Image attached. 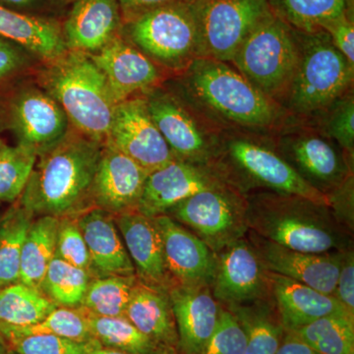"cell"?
Returning <instances> with one entry per match:
<instances>
[{
  "label": "cell",
  "mask_w": 354,
  "mask_h": 354,
  "mask_svg": "<svg viewBox=\"0 0 354 354\" xmlns=\"http://www.w3.org/2000/svg\"><path fill=\"white\" fill-rule=\"evenodd\" d=\"M164 84L221 130L274 132L288 118L285 109L254 87L230 62L196 58Z\"/></svg>",
  "instance_id": "1"
},
{
  "label": "cell",
  "mask_w": 354,
  "mask_h": 354,
  "mask_svg": "<svg viewBox=\"0 0 354 354\" xmlns=\"http://www.w3.org/2000/svg\"><path fill=\"white\" fill-rule=\"evenodd\" d=\"M104 144L72 129L38 157L17 202L36 216H78L92 204V188Z\"/></svg>",
  "instance_id": "2"
},
{
  "label": "cell",
  "mask_w": 354,
  "mask_h": 354,
  "mask_svg": "<svg viewBox=\"0 0 354 354\" xmlns=\"http://www.w3.org/2000/svg\"><path fill=\"white\" fill-rule=\"evenodd\" d=\"M245 196L249 232L262 239L300 252H337L353 247V232L328 205L274 191Z\"/></svg>",
  "instance_id": "3"
},
{
  "label": "cell",
  "mask_w": 354,
  "mask_h": 354,
  "mask_svg": "<svg viewBox=\"0 0 354 354\" xmlns=\"http://www.w3.org/2000/svg\"><path fill=\"white\" fill-rule=\"evenodd\" d=\"M209 165L242 194L274 191L329 206L328 198L305 183L281 157L272 132L221 130Z\"/></svg>",
  "instance_id": "4"
},
{
  "label": "cell",
  "mask_w": 354,
  "mask_h": 354,
  "mask_svg": "<svg viewBox=\"0 0 354 354\" xmlns=\"http://www.w3.org/2000/svg\"><path fill=\"white\" fill-rule=\"evenodd\" d=\"M37 84L62 106L74 130L106 143L118 102L106 77L90 55L67 50L44 62Z\"/></svg>",
  "instance_id": "5"
},
{
  "label": "cell",
  "mask_w": 354,
  "mask_h": 354,
  "mask_svg": "<svg viewBox=\"0 0 354 354\" xmlns=\"http://www.w3.org/2000/svg\"><path fill=\"white\" fill-rule=\"evenodd\" d=\"M293 34L297 66L283 109L290 118L309 120L354 90V66L323 30Z\"/></svg>",
  "instance_id": "6"
},
{
  "label": "cell",
  "mask_w": 354,
  "mask_h": 354,
  "mask_svg": "<svg viewBox=\"0 0 354 354\" xmlns=\"http://www.w3.org/2000/svg\"><path fill=\"white\" fill-rule=\"evenodd\" d=\"M120 34L169 76L203 57L195 0L158 7L124 23Z\"/></svg>",
  "instance_id": "7"
},
{
  "label": "cell",
  "mask_w": 354,
  "mask_h": 354,
  "mask_svg": "<svg viewBox=\"0 0 354 354\" xmlns=\"http://www.w3.org/2000/svg\"><path fill=\"white\" fill-rule=\"evenodd\" d=\"M297 59L293 30L271 12L244 39L230 64L263 95L283 108Z\"/></svg>",
  "instance_id": "8"
},
{
  "label": "cell",
  "mask_w": 354,
  "mask_h": 354,
  "mask_svg": "<svg viewBox=\"0 0 354 354\" xmlns=\"http://www.w3.org/2000/svg\"><path fill=\"white\" fill-rule=\"evenodd\" d=\"M272 136L286 162L305 183L326 197L353 174L354 160L337 142L308 121L288 115Z\"/></svg>",
  "instance_id": "9"
},
{
  "label": "cell",
  "mask_w": 354,
  "mask_h": 354,
  "mask_svg": "<svg viewBox=\"0 0 354 354\" xmlns=\"http://www.w3.org/2000/svg\"><path fill=\"white\" fill-rule=\"evenodd\" d=\"M143 97L174 158L209 165L221 129L164 82L147 91Z\"/></svg>",
  "instance_id": "10"
},
{
  "label": "cell",
  "mask_w": 354,
  "mask_h": 354,
  "mask_svg": "<svg viewBox=\"0 0 354 354\" xmlns=\"http://www.w3.org/2000/svg\"><path fill=\"white\" fill-rule=\"evenodd\" d=\"M246 196L225 183L203 190L165 215L188 228L216 254L248 234Z\"/></svg>",
  "instance_id": "11"
},
{
  "label": "cell",
  "mask_w": 354,
  "mask_h": 354,
  "mask_svg": "<svg viewBox=\"0 0 354 354\" xmlns=\"http://www.w3.org/2000/svg\"><path fill=\"white\" fill-rule=\"evenodd\" d=\"M2 95L7 130L15 137L16 145L38 157L73 129L62 106L37 83L18 81Z\"/></svg>",
  "instance_id": "12"
},
{
  "label": "cell",
  "mask_w": 354,
  "mask_h": 354,
  "mask_svg": "<svg viewBox=\"0 0 354 354\" xmlns=\"http://www.w3.org/2000/svg\"><path fill=\"white\" fill-rule=\"evenodd\" d=\"M203 57L230 62L244 39L272 12L268 0H195Z\"/></svg>",
  "instance_id": "13"
},
{
  "label": "cell",
  "mask_w": 354,
  "mask_h": 354,
  "mask_svg": "<svg viewBox=\"0 0 354 354\" xmlns=\"http://www.w3.org/2000/svg\"><path fill=\"white\" fill-rule=\"evenodd\" d=\"M104 144L118 149L148 174L176 158L151 118L143 95L116 104Z\"/></svg>",
  "instance_id": "14"
},
{
  "label": "cell",
  "mask_w": 354,
  "mask_h": 354,
  "mask_svg": "<svg viewBox=\"0 0 354 354\" xmlns=\"http://www.w3.org/2000/svg\"><path fill=\"white\" fill-rule=\"evenodd\" d=\"M225 183L212 165L174 158L148 174L136 211L149 218L165 215L186 198Z\"/></svg>",
  "instance_id": "15"
},
{
  "label": "cell",
  "mask_w": 354,
  "mask_h": 354,
  "mask_svg": "<svg viewBox=\"0 0 354 354\" xmlns=\"http://www.w3.org/2000/svg\"><path fill=\"white\" fill-rule=\"evenodd\" d=\"M267 272L259 256L244 237L216 254L212 292L223 307L264 299L270 297Z\"/></svg>",
  "instance_id": "16"
},
{
  "label": "cell",
  "mask_w": 354,
  "mask_h": 354,
  "mask_svg": "<svg viewBox=\"0 0 354 354\" xmlns=\"http://www.w3.org/2000/svg\"><path fill=\"white\" fill-rule=\"evenodd\" d=\"M246 237L267 271L334 295L344 251L300 252L262 239L249 230Z\"/></svg>",
  "instance_id": "17"
},
{
  "label": "cell",
  "mask_w": 354,
  "mask_h": 354,
  "mask_svg": "<svg viewBox=\"0 0 354 354\" xmlns=\"http://www.w3.org/2000/svg\"><path fill=\"white\" fill-rule=\"evenodd\" d=\"M102 72L115 102L160 85L169 75L120 34L101 50L88 55Z\"/></svg>",
  "instance_id": "18"
},
{
  "label": "cell",
  "mask_w": 354,
  "mask_h": 354,
  "mask_svg": "<svg viewBox=\"0 0 354 354\" xmlns=\"http://www.w3.org/2000/svg\"><path fill=\"white\" fill-rule=\"evenodd\" d=\"M155 220L164 242L171 286H211L215 277L216 254L171 216H158Z\"/></svg>",
  "instance_id": "19"
},
{
  "label": "cell",
  "mask_w": 354,
  "mask_h": 354,
  "mask_svg": "<svg viewBox=\"0 0 354 354\" xmlns=\"http://www.w3.org/2000/svg\"><path fill=\"white\" fill-rule=\"evenodd\" d=\"M148 174L118 149L104 144L93 183V207L113 216L136 211Z\"/></svg>",
  "instance_id": "20"
},
{
  "label": "cell",
  "mask_w": 354,
  "mask_h": 354,
  "mask_svg": "<svg viewBox=\"0 0 354 354\" xmlns=\"http://www.w3.org/2000/svg\"><path fill=\"white\" fill-rule=\"evenodd\" d=\"M118 0H75L62 24L67 50L94 55L120 34Z\"/></svg>",
  "instance_id": "21"
},
{
  "label": "cell",
  "mask_w": 354,
  "mask_h": 354,
  "mask_svg": "<svg viewBox=\"0 0 354 354\" xmlns=\"http://www.w3.org/2000/svg\"><path fill=\"white\" fill-rule=\"evenodd\" d=\"M167 291L178 333L179 354H201L218 325L221 305L211 286L174 285Z\"/></svg>",
  "instance_id": "22"
},
{
  "label": "cell",
  "mask_w": 354,
  "mask_h": 354,
  "mask_svg": "<svg viewBox=\"0 0 354 354\" xmlns=\"http://www.w3.org/2000/svg\"><path fill=\"white\" fill-rule=\"evenodd\" d=\"M113 218L137 279L146 285L167 290L171 281L165 266L164 242L155 218L131 211L113 216Z\"/></svg>",
  "instance_id": "23"
},
{
  "label": "cell",
  "mask_w": 354,
  "mask_h": 354,
  "mask_svg": "<svg viewBox=\"0 0 354 354\" xmlns=\"http://www.w3.org/2000/svg\"><path fill=\"white\" fill-rule=\"evenodd\" d=\"M267 277L270 297L286 332H292L333 314H349L334 295L274 272L268 271Z\"/></svg>",
  "instance_id": "24"
},
{
  "label": "cell",
  "mask_w": 354,
  "mask_h": 354,
  "mask_svg": "<svg viewBox=\"0 0 354 354\" xmlns=\"http://www.w3.org/2000/svg\"><path fill=\"white\" fill-rule=\"evenodd\" d=\"M90 254L93 276H136L113 216L91 208L77 216Z\"/></svg>",
  "instance_id": "25"
},
{
  "label": "cell",
  "mask_w": 354,
  "mask_h": 354,
  "mask_svg": "<svg viewBox=\"0 0 354 354\" xmlns=\"http://www.w3.org/2000/svg\"><path fill=\"white\" fill-rule=\"evenodd\" d=\"M125 318L153 342L179 354L178 333L167 288L146 285L137 279Z\"/></svg>",
  "instance_id": "26"
},
{
  "label": "cell",
  "mask_w": 354,
  "mask_h": 354,
  "mask_svg": "<svg viewBox=\"0 0 354 354\" xmlns=\"http://www.w3.org/2000/svg\"><path fill=\"white\" fill-rule=\"evenodd\" d=\"M0 37L22 46L39 62L57 59L68 50L57 20L27 15L1 6Z\"/></svg>",
  "instance_id": "27"
},
{
  "label": "cell",
  "mask_w": 354,
  "mask_h": 354,
  "mask_svg": "<svg viewBox=\"0 0 354 354\" xmlns=\"http://www.w3.org/2000/svg\"><path fill=\"white\" fill-rule=\"evenodd\" d=\"M225 308L234 314L245 333V354L277 353L286 330L271 297Z\"/></svg>",
  "instance_id": "28"
},
{
  "label": "cell",
  "mask_w": 354,
  "mask_h": 354,
  "mask_svg": "<svg viewBox=\"0 0 354 354\" xmlns=\"http://www.w3.org/2000/svg\"><path fill=\"white\" fill-rule=\"evenodd\" d=\"M59 218L36 216L32 220L21 253L20 283L39 290L55 255Z\"/></svg>",
  "instance_id": "29"
},
{
  "label": "cell",
  "mask_w": 354,
  "mask_h": 354,
  "mask_svg": "<svg viewBox=\"0 0 354 354\" xmlns=\"http://www.w3.org/2000/svg\"><path fill=\"white\" fill-rule=\"evenodd\" d=\"M79 309L87 319L93 337L104 348L130 354H174L140 332L125 317L97 316Z\"/></svg>",
  "instance_id": "30"
},
{
  "label": "cell",
  "mask_w": 354,
  "mask_h": 354,
  "mask_svg": "<svg viewBox=\"0 0 354 354\" xmlns=\"http://www.w3.org/2000/svg\"><path fill=\"white\" fill-rule=\"evenodd\" d=\"M35 216L16 201L0 218V288L19 283L21 253Z\"/></svg>",
  "instance_id": "31"
},
{
  "label": "cell",
  "mask_w": 354,
  "mask_h": 354,
  "mask_svg": "<svg viewBox=\"0 0 354 354\" xmlns=\"http://www.w3.org/2000/svg\"><path fill=\"white\" fill-rule=\"evenodd\" d=\"M272 13L291 29L310 32L353 9V0H268Z\"/></svg>",
  "instance_id": "32"
},
{
  "label": "cell",
  "mask_w": 354,
  "mask_h": 354,
  "mask_svg": "<svg viewBox=\"0 0 354 354\" xmlns=\"http://www.w3.org/2000/svg\"><path fill=\"white\" fill-rule=\"evenodd\" d=\"M318 354H354V316L333 314L292 330Z\"/></svg>",
  "instance_id": "33"
},
{
  "label": "cell",
  "mask_w": 354,
  "mask_h": 354,
  "mask_svg": "<svg viewBox=\"0 0 354 354\" xmlns=\"http://www.w3.org/2000/svg\"><path fill=\"white\" fill-rule=\"evenodd\" d=\"M57 307L41 290L20 281L0 288V323L18 327L34 325Z\"/></svg>",
  "instance_id": "34"
},
{
  "label": "cell",
  "mask_w": 354,
  "mask_h": 354,
  "mask_svg": "<svg viewBox=\"0 0 354 354\" xmlns=\"http://www.w3.org/2000/svg\"><path fill=\"white\" fill-rule=\"evenodd\" d=\"M93 278L95 277L90 272L70 265L55 255L39 290L57 307L77 308L82 304Z\"/></svg>",
  "instance_id": "35"
},
{
  "label": "cell",
  "mask_w": 354,
  "mask_h": 354,
  "mask_svg": "<svg viewBox=\"0 0 354 354\" xmlns=\"http://www.w3.org/2000/svg\"><path fill=\"white\" fill-rule=\"evenodd\" d=\"M137 279L136 276L93 278L79 308L97 316L125 317L133 286Z\"/></svg>",
  "instance_id": "36"
},
{
  "label": "cell",
  "mask_w": 354,
  "mask_h": 354,
  "mask_svg": "<svg viewBox=\"0 0 354 354\" xmlns=\"http://www.w3.org/2000/svg\"><path fill=\"white\" fill-rule=\"evenodd\" d=\"M6 329L19 335H53L78 342H97L88 328L87 319L79 308L57 307L41 322L18 326L0 323Z\"/></svg>",
  "instance_id": "37"
},
{
  "label": "cell",
  "mask_w": 354,
  "mask_h": 354,
  "mask_svg": "<svg viewBox=\"0 0 354 354\" xmlns=\"http://www.w3.org/2000/svg\"><path fill=\"white\" fill-rule=\"evenodd\" d=\"M305 121L315 125L337 142L354 160V90L335 100L311 120Z\"/></svg>",
  "instance_id": "38"
},
{
  "label": "cell",
  "mask_w": 354,
  "mask_h": 354,
  "mask_svg": "<svg viewBox=\"0 0 354 354\" xmlns=\"http://www.w3.org/2000/svg\"><path fill=\"white\" fill-rule=\"evenodd\" d=\"M37 160L36 153L20 146L6 144L0 150V203L19 199Z\"/></svg>",
  "instance_id": "39"
},
{
  "label": "cell",
  "mask_w": 354,
  "mask_h": 354,
  "mask_svg": "<svg viewBox=\"0 0 354 354\" xmlns=\"http://www.w3.org/2000/svg\"><path fill=\"white\" fill-rule=\"evenodd\" d=\"M0 335L17 354H88L99 342H78L53 335H19L0 324Z\"/></svg>",
  "instance_id": "40"
},
{
  "label": "cell",
  "mask_w": 354,
  "mask_h": 354,
  "mask_svg": "<svg viewBox=\"0 0 354 354\" xmlns=\"http://www.w3.org/2000/svg\"><path fill=\"white\" fill-rule=\"evenodd\" d=\"M55 256L64 262L92 272L90 254L77 221V216L59 218Z\"/></svg>",
  "instance_id": "41"
},
{
  "label": "cell",
  "mask_w": 354,
  "mask_h": 354,
  "mask_svg": "<svg viewBox=\"0 0 354 354\" xmlns=\"http://www.w3.org/2000/svg\"><path fill=\"white\" fill-rule=\"evenodd\" d=\"M246 346L241 324L230 310L221 306L218 325L201 354H245Z\"/></svg>",
  "instance_id": "42"
},
{
  "label": "cell",
  "mask_w": 354,
  "mask_h": 354,
  "mask_svg": "<svg viewBox=\"0 0 354 354\" xmlns=\"http://www.w3.org/2000/svg\"><path fill=\"white\" fill-rule=\"evenodd\" d=\"M37 60L22 46L0 37V94L20 81Z\"/></svg>",
  "instance_id": "43"
},
{
  "label": "cell",
  "mask_w": 354,
  "mask_h": 354,
  "mask_svg": "<svg viewBox=\"0 0 354 354\" xmlns=\"http://www.w3.org/2000/svg\"><path fill=\"white\" fill-rule=\"evenodd\" d=\"M320 29L329 35L333 44L349 64L354 66V13L353 10L342 14L339 17L326 21Z\"/></svg>",
  "instance_id": "44"
},
{
  "label": "cell",
  "mask_w": 354,
  "mask_h": 354,
  "mask_svg": "<svg viewBox=\"0 0 354 354\" xmlns=\"http://www.w3.org/2000/svg\"><path fill=\"white\" fill-rule=\"evenodd\" d=\"M75 0H0V6L17 12L57 20Z\"/></svg>",
  "instance_id": "45"
},
{
  "label": "cell",
  "mask_w": 354,
  "mask_h": 354,
  "mask_svg": "<svg viewBox=\"0 0 354 354\" xmlns=\"http://www.w3.org/2000/svg\"><path fill=\"white\" fill-rule=\"evenodd\" d=\"M330 211L335 218L353 232L354 174L327 196Z\"/></svg>",
  "instance_id": "46"
},
{
  "label": "cell",
  "mask_w": 354,
  "mask_h": 354,
  "mask_svg": "<svg viewBox=\"0 0 354 354\" xmlns=\"http://www.w3.org/2000/svg\"><path fill=\"white\" fill-rule=\"evenodd\" d=\"M334 297L351 315L354 316V251L353 247L344 251L341 270Z\"/></svg>",
  "instance_id": "47"
},
{
  "label": "cell",
  "mask_w": 354,
  "mask_h": 354,
  "mask_svg": "<svg viewBox=\"0 0 354 354\" xmlns=\"http://www.w3.org/2000/svg\"><path fill=\"white\" fill-rule=\"evenodd\" d=\"M177 1L180 0H118L123 24L139 17L142 14Z\"/></svg>",
  "instance_id": "48"
},
{
  "label": "cell",
  "mask_w": 354,
  "mask_h": 354,
  "mask_svg": "<svg viewBox=\"0 0 354 354\" xmlns=\"http://www.w3.org/2000/svg\"><path fill=\"white\" fill-rule=\"evenodd\" d=\"M274 354H316V353L302 342L297 335L291 332H286L281 346Z\"/></svg>",
  "instance_id": "49"
},
{
  "label": "cell",
  "mask_w": 354,
  "mask_h": 354,
  "mask_svg": "<svg viewBox=\"0 0 354 354\" xmlns=\"http://www.w3.org/2000/svg\"><path fill=\"white\" fill-rule=\"evenodd\" d=\"M6 109L3 95L0 94V133L6 131Z\"/></svg>",
  "instance_id": "50"
},
{
  "label": "cell",
  "mask_w": 354,
  "mask_h": 354,
  "mask_svg": "<svg viewBox=\"0 0 354 354\" xmlns=\"http://www.w3.org/2000/svg\"><path fill=\"white\" fill-rule=\"evenodd\" d=\"M88 354H130L127 353H123V351H116V349L104 348L101 344H97L94 348L88 351Z\"/></svg>",
  "instance_id": "51"
},
{
  "label": "cell",
  "mask_w": 354,
  "mask_h": 354,
  "mask_svg": "<svg viewBox=\"0 0 354 354\" xmlns=\"http://www.w3.org/2000/svg\"><path fill=\"white\" fill-rule=\"evenodd\" d=\"M9 351H10V348H9L3 337L0 335V354H8Z\"/></svg>",
  "instance_id": "52"
},
{
  "label": "cell",
  "mask_w": 354,
  "mask_h": 354,
  "mask_svg": "<svg viewBox=\"0 0 354 354\" xmlns=\"http://www.w3.org/2000/svg\"><path fill=\"white\" fill-rule=\"evenodd\" d=\"M6 142H4L3 139L0 138V150H1L2 148H3L4 146H6Z\"/></svg>",
  "instance_id": "53"
},
{
  "label": "cell",
  "mask_w": 354,
  "mask_h": 354,
  "mask_svg": "<svg viewBox=\"0 0 354 354\" xmlns=\"http://www.w3.org/2000/svg\"><path fill=\"white\" fill-rule=\"evenodd\" d=\"M8 354H17V353H14V351H11V349H10V351H9Z\"/></svg>",
  "instance_id": "54"
},
{
  "label": "cell",
  "mask_w": 354,
  "mask_h": 354,
  "mask_svg": "<svg viewBox=\"0 0 354 354\" xmlns=\"http://www.w3.org/2000/svg\"><path fill=\"white\" fill-rule=\"evenodd\" d=\"M2 213H0V218H1Z\"/></svg>",
  "instance_id": "55"
},
{
  "label": "cell",
  "mask_w": 354,
  "mask_h": 354,
  "mask_svg": "<svg viewBox=\"0 0 354 354\" xmlns=\"http://www.w3.org/2000/svg\"><path fill=\"white\" fill-rule=\"evenodd\" d=\"M1 205H2V203H0V206H1Z\"/></svg>",
  "instance_id": "56"
},
{
  "label": "cell",
  "mask_w": 354,
  "mask_h": 354,
  "mask_svg": "<svg viewBox=\"0 0 354 354\" xmlns=\"http://www.w3.org/2000/svg\"><path fill=\"white\" fill-rule=\"evenodd\" d=\"M316 354H318V353H316Z\"/></svg>",
  "instance_id": "57"
}]
</instances>
